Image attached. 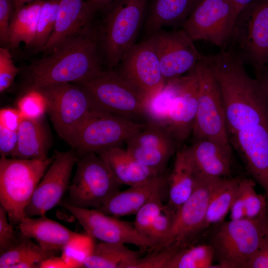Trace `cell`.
Returning <instances> with one entry per match:
<instances>
[{
	"label": "cell",
	"instance_id": "obj_1",
	"mask_svg": "<svg viewBox=\"0 0 268 268\" xmlns=\"http://www.w3.org/2000/svg\"><path fill=\"white\" fill-rule=\"evenodd\" d=\"M102 64L97 26L93 21L25 68L23 92L25 94L48 85L81 81L103 69Z\"/></svg>",
	"mask_w": 268,
	"mask_h": 268
},
{
	"label": "cell",
	"instance_id": "obj_2",
	"mask_svg": "<svg viewBox=\"0 0 268 268\" xmlns=\"http://www.w3.org/2000/svg\"><path fill=\"white\" fill-rule=\"evenodd\" d=\"M221 91L230 137L246 127L268 120V90L245 65L227 51L207 56Z\"/></svg>",
	"mask_w": 268,
	"mask_h": 268
},
{
	"label": "cell",
	"instance_id": "obj_3",
	"mask_svg": "<svg viewBox=\"0 0 268 268\" xmlns=\"http://www.w3.org/2000/svg\"><path fill=\"white\" fill-rule=\"evenodd\" d=\"M149 0H115L101 11L97 26L102 63L107 69L117 67L128 50L136 43L144 22Z\"/></svg>",
	"mask_w": 268,
	"mask_h": 268
},
{
	"label": "cell",
	"instance_id": "obj_4",
	"mask_svg": "<svg viewBox=\"0 0 268 268\" xmlns=\"http://www.w3.org/2000/svg\"><path fill=\"white\" fill-rule=\"evenodd\" d=\"M255 73L268 64V0H254L235 18L224 49Z\"/></svg>",
	"mask_w": 268,
	"mask_h": 268
},
{
	"label": "cell",
	"instance_id": "obj_5",
	"mask_svg": "<svg viewBox=\"0 0 268 268\" xmlns=\"http://www.w3.org/2000/svg\"><path fill=\"white\" fill-rule=\"evenodd\" d=\"M54 158V154L44 160L0 158V202L13 226L25 217V209Z\"/></svg>",
	"mask_w": 268,
	"mask_h": 268
},
{
	"label": "cell",
	"instance_id": "obj_6",
	"mask_svg": "<svg viewBox=\"0 0 268 268\" xmlns=\"http://www.w3.org/2000/svg\"><path fill=\"white\" fill-rule=\"evenodd\" d=\"M35 91L45 98L58 134L69 145L84 123L96 111H103L85 89L74 83L48 85Z\"/></svg>",
	"mask_w": 268,
	"mask_h": 268
},
{
	"label": "cell",
	"instance_id": "obj_7",
	"mask_svg": "<svg viewBox=\"0 0 268 268\" xmlns=\"http://www.w3.org/2000/svg\"><path fill=\"white\" fill-rule=\"evenodd\" d=\"M263 218L230 219L218 224L209 244L218 261L216 268H246L266 238Z\"/></svg>",
	"mask_w": 268,
	"mask_h": 268
},
{
	"label": "cell",
	"instance_id": "obj_8",
	"mask_svg": "<svg viewBox=\"0 0 268 268\" xmlns=\"http://www.w3.org/2000/svg\"><path fill=\"white\" fill-rule=\"evenodd\" d=\"M198 80L197 108L192 131L193 140L213 139L231 150L219 86L207 56L195 67Z\"/></svg>",
	"mask_w": 268,
	"mask_h": 268
},
{
	"label": "cell",
	"instance_id": "obj_9",
	"mask_svg": "<svg viewBox=\"0 0 268 268\" xmlns=\"http://www.w3.org/2000/svg\"><path fill=\"white\" fill-rule=\"evenodd\" d=\"M74 83L85 89L97 106L106 112L133 121L132 118H145L146 99L116 70L103 69Z\"/></svg>",
	"mask_w": 268,
	"mask_h": 268
},
{
	"label": "cell",
	"instance_id": "obj_10",
	"mask_svg": "<svg viewBox=\"0 0 268 268\" xmlns=\"http://www.w3.org/2000/svg\"><path fill=\"white\" fill-rule=\"evenodd\" d=\"M74 177L69 186L70 204L83 208L101 206L121 186L103 158L95 152L77 160Z\"/></svg>",
	"mask_w": 268,
	"mask_h": 268
},
{
	"label": "cell",
	"instance_id": "obj_11",
	"mask_svg": "<svg viewBox=\"0 0 268 268\" xmlns=\"http://www.w3.org/2000/svg\"><path fill=\"white\" fill-rule=\"evenodd\" d=\"M146 123L131 121L99 110L82 126L70 145L81 155L120 146L145 128Z\"/></svg>",
	"mask_w": 268,
	"mask_h": 268
},
{
	"label": "cell",
	"instance_id": "obj_12",
	"mask_svg": "<svg viewBox=\"0 0 268 268\" xmlns=\"http://www.w3.org/2000/svg\"><path fill=\"white\" fill-rule=\"evenodd\" d=\"M118 67L116 71L120 76L141 94L147 102L160 93L166 84L151 36L134 44Z\"/></svg>",
	"mask_w": 268,
	"mask_h": 268
},
{
	"label": "cell",
	"instance_id": "obj_13",
	"mask_svg": "<svg viewBox=\"0 0 268 268\" xmlns=\"http://www.w3.org/2000/svg\"><path fill=\"white\" fill-rule=\"evenodd\" d=\"M237 14L231 0H201L182 28L194 41L208 42L223 50Z\"/></svg>",
	"mask_w": 268,
	"mask_h": 268
},
{
	"label": "cell",
	"instance_id": "obj_14",
	"mask_svg": "<svg viewBox=\"0 0 268 268\" xmlns=\"http://www.w3.org/2000/svg\"><path fill=\"white\" fill-rule=\"evenodd\" d=\"M218 179L197 174L194 191L175 212L168 237L158 248L170 247L179 250L187 247L190 241L204 229L209 201Z\"/></svg>",
	"mask_w": 268,
	"mask_h": 268
},
{
	"label": "cell",
	"instance_id": "obj_15",
	"mask_svg": "<svg viewBox=\"0 0 268 268\" xmlns=\"http://www.w3.org/2000/svg\"><path fill=\"white\" fill-rule=\"evenodd\" d=\"M61 205L69 211L78 221L86 233L102 242L134 245L142 249H152L155 243L139 232L128 222L106 214L96 209L75 207L67 201Z\"/></svg>",
	"mask_w": 268,
	"mask_h": 268
},
{
	"label": "cell",
	"instance_id": "obj_16",
	"mask_svg": "<svg viewBox=\"0 0 268 268\" xmlns=\"http://www.w3.org/2000/svg\"><path fill=\"white\" fill-rule=\"evenodd\" d=\"M150 36L154 40L166 83L193 70L205 56L199 53L183 28L160 29Z\"/></svg>",
	"mask_w": 268,
	"mask_h": 268
},
{
	"label": "cell",
	"instance_id": "obj_17",
	"mask_svg": "<svg viewBox=\"0 0 268 268\" xmlns=\"http://www.w3.org/2000/svg\"><path fill=\"white\" fill-rule=\"evenodd\" d=\"M77 160L72 150L55 151L53 162L25 209V217L45 215L60 202L69 186L72 170Z\"/></svg>",
	"mask_w": 268,
	"mask_h": 268
},
{
	"label": "cell",
	"instance_id": "obj_18",
	"mask_svg": "<svg viewBox=\"0 0 268 268\" xmlns=\"http://www.w3.org/2000/svg\"><path fill=\"white\" fill-rule=\"evenodd\" d=\"M174 89L163 128L180 145L192 134L197 108L198 80L195 67L170 80Z\"/></svg>",
	"mask_w": 268,
	"mask_h": 268
},
{
	"label": "cell",
	"instance_id": "obj_19",
	"mask_svg": "<svg viewBox=\"0 0 268 268\" xmlns=\"http://www.w3.org/2000/svg\"><path fill=\"white\" fill-rule=\"evenodd\" d=\"M146 123L144 129L126 140V150L142 164L164 173L178 145L163 128Z\"/></svg>",
	"mask_w": 268,
	"mask_h": 268
},
{
	"label": "cell",
	"instance_id": "obj_20",
	"mask_svg": "<svg viewBox=\"0 0 268 268\" xmlns=\"http://www.w3.org/2000/svg\"><path fill=\"white\" fill-rule=\"evenodd\" d=\"M230 140L268 199V127L260 124L247 127L230 136Z\"/></svg>",
	"mask_w": 268,
	"mask_h": 268
},
{
	"label": "cell",
	"instance_id": "obj_21",
	"mask_svg": "<svg viewBox=\"0 0 268 268\" xmlns=\"http://www.w3.org/2000/svg\"><path fill=\"white\" fill-rule=\"evenodd\" d=\"M198 174L212 178L229 177L231 172L232 151L207 138L193 140L189 146Z\"/></svg>",
	"mask_w": 268,
	"mask_h": 268
},
{
	"label": "cell",
	"instance_id": "obj_22",
	"mask_svg": "<svg viewBox=\"0 0 268 268\" xmlns=\"http://www.w3.org/2000/svg\"><path fill=\"white\" fill-rule=\"evenodd\" d=\"M167 182L168 177L164 173L143 183L118 191L96 209L116 217L135 214L153 194L164 188Z\"/></svg>",
	"mask_w": 268,
	"mask_h": 268
},
{
	"label": "cell",
	"instance_id": "obj_23",
	"mask_svg": "<svg viewBox=\"0 0 268 268\" xmlns=\"http://www.w3.org/2000/svg\"><path fill=\"white\" fill-rule=\"evenodd\" d=\"M93 16L84 0H60L54 30L42 51L50 53L66 38L89 25Z\"/></svg>",
	"mask_w": 268,
	"mask_h": 268
},
{
	"label": "cell",
	"instance_id": "obj_24",
	"mask_svg": "<svg viewBox=\"0 0 268 268\" xmlns=\"http://www.w3.org/2000/svg\"><path fill=\"white\" fill-rule=\"evenodd\" d=\"M201 0H149L144 22L148 37L164 27H182Z\"/></svg>",
	"mask_w": 268,
	"mask_h": 268
},
{
	"label": "cell",
	"instance_id": "obj_25",
	"mask_svg": "<svg viewBox=\"0 0 268 268\" xmlns=\"http://www.w3.org/2000/svg\"><path fill=\"white\" fill-rule=\"evenodd\" d=\"M18 227L22 235L35 239L41 248L56 255L76 233L45 215L35 218L25 216Z\"/></svg>",
	"mask_w": 268,
	"mask_h": 268
},
{
	"label": "cell",
	"instance_id": "obj_26",
	"mask_svg": "<svg viewBox=\"0 0 268 268\" xmlns=\"http://www.w3.org/2000/svg\"><path fill=\"white\" fill-rule=\"evenodd\" d=\"M96 153L103 158L121 185L129 187L139 185L161 174L139 162L120 146L102 150Z\"/></svg>",
	"mask_w": 268,
	"mask_h": 268
},
{
	"label": "cell",
	"instance_id": "obj_27",
	"mask_svg": "<svg viewBox=\"0 0 268 268\" xmlns=\"http://www.w3.org/2000/svg\"><path fill=\"white\" fill-rule=\"evenodd\" d=\"M197 177L189 146L180 148L168 177L169 201L167 206L175 213L194 191Z\"/></svg>",
	"mask_w": 268,
	"mask_h": 268
},
{
	"label": "cell",
	"instance_id": "obj_28",
	"mask_svg": "<svg viewBox=\"0 0 268 268\" xmlns=\"http://www.w3.org/2000/svg\"><path fill=\"white\" fill-rule=\"evenodd\" d=\"M42 118H22L17 130L18 144L14 158L41 160L48 158L50 134Z\"/></svg>",
	"mask_w": 268,
	"mask_h": 268
},
{
	"label": "cell",
	"instance_id": "obj_29",
	"mask_svg": "<svg viewBox=\"0 0 268 268\" xmlns=\"http://www.w3.org/2000/svg\"><path fill=\"white\" fill-rule=\"evenodd\" d=\"M43 1H34L15 8L10 23L8 47L15 49L23 42L31 47L35 38Z\"/></svg>",
	"mask_w": 268,
	"mask_h": 268
},
{
	"label": "cell",
	"instance_id": "obj_30",
	"mask_svg": "<svg viewBox=\"0 0 268 268\" xmlns=\"http://www.w3.org/2000/svg\"><path fill=\"white\" fill-rule=\"evenodd\" d=\"M140 257V251L130 249L124 244L102 242L95 245L82 268H134Z\"/></svg>",
	"mask_w": 268,
	"mask_h": 268
},
{
	"label": "cell",
	"instance_id": "obj_31",
	"mask_svg": "<svg viewBox=\"0 0 268 268\" xmlns=\"http://www.w3.org/2000/svg\"><path fill=\"white\" fill-rule=\"evenodd\" d=\"M241 178H219L210 198L204 228L224 221L238 193Z\"/></svg>",
	"mask_w": 268,
	"mask_h": 268
},
{
	"label": "cell",
	"instance_id": "obj_32",
	"mask_svg": "<svg viewBox=\"0 0 268 268\" xmlns=\"http://www.w3.org/2000/svg\"><path fill=\"white\" fill-rule=\"evenodd\" d=\"M56 255L34 244L31 238L21 235L18 244L0 255V268H35L42 260Z\"/></svg>",
	"mask_w": 268,
	"mask_h": 268
},
{
	"label": "cell",
	"instance_id": "obj_33",
	"mask_svg": "<svg viewBox=\"0 0 268 268\" xmlns=\"http://www.w3.org/2000/svg\"><path fill=\"white\" fill-rule=\"evenodd\" d=\"M214 259V251L210 244L188 246L175 252L168 268H212Z\"/></svg>",
	"mask_w": 268,
	"mask_h": 268
},
{
	"label": "cell",
	"instance_id": "obj_34",
	"mask_svg": "<svg viewBox=\"0 0 268 268\" xmlns=\"http://www.w3.org/2000/svg\"><path fill=\"white\" fill-rule=\"evenodd\" d=\"M94 238L86 234L76 233L63 248L61 257L68 268H82L85 260L91 254Z\"/></svg>",
	"mask_w": 268,
	"mask_h": 268
},
{
	"label": "cell",
	"instance_id": "obj_35",
	"mask_svg": "<svg viewBox=\"0 0 268 268\" xmlns=\"http://www.w3.org/2000/svg\"><path fill=\"white\" fill-rule=\"evenodd\" d=\"M254 187L252 180L241 178L239 191L243 201L246 219H262L267 211L268 199L266 195L258 194Z\"/></svg>",
	"mask_w": 268,
	"mask_h": 268
},
{
	"label": "cell",
	"instance_id": "obj_36",
	"mask_svg": "<svg viewBox=\"0 0 268 268\" xmlns=\"http://www.w3.org/2000/svg\"><path fill=\"white\" fill-rule=\"evenodd\" d=\"M60 0H44L38 19L36 34L31 47L42 51L54 30Z\"/></svg>",
	"mask_w": 268,
	"mask_h": 268
},
{
	"label": "cell",
	"instance_id": "obj_37",
	"mask_svg": "<svg viewBox=\"0 0 268 268\" xmlns=\"http://www.w3.org/2000/svg\"><path fill=\"white\" fill-rule=\"evenodd\" d=\"M163 189L157 190L135 214L134 224L139 232L145 236L153 220L165 207L162 201Z\"/></svg>",
	"mask_w": 268,
	"mask_h": 268
},
{
	"label": "cell",
	"instance_id": "obj_38",
	"mask_svg": "<svg viewBox=\"0 0 268 268\" xmlns=\"http://www.w3.org/2000/svg\"><path fill=\"white\" fill-rule=\"evenodd\" d=\"M175 213L167 205L153 220L146 233V236L155 244L153 249L160 247L166 241L170 233Z\"/></svg>",
	"mask_w": 268,
	"mask_h": 268
},
{
	"label": "cell",
	"instance_id": "obj_39",
	"mask_svg": "<svg viewBox=\"0 0 268 268\" xmlns=\"http://www.w3.org/2000/svg\"><path fill=\"white\" fill-rule=\"evenodd\" d=\"M17 106L22 118H42L47 109L45 98L37 91L25 93L19 100Z\"/></svg>",
	"mask_w": 268,
	"mask_h": 268
},
{
	"label": "cell",
	"instance_id": "obj_40",
	"mask_svg": "<svg viewBox=\"0 0 268 268\" xmlns=\"http://www.w3.org/2000/svg\"><path fill=\"white\" fill-rule=\"evenodd\" d=\"M153 250L152 253L139 258L134 268H168L173 255L179 250L170 247Z\"/></svg>",
	"mask_w": 268,
	"mask_h": 268
},
{
	"label": "cell",
	"instance_id": "obj_41",
	"mask_svg": "<svg viewBox=\"0 0 268 268\" xmlns=\"http://www.w3.org/2000/svg\"><path fill=\"white\" fill-rule=\"evenodd\" d=\"M20 69L14 64L12 55L6 47L0 48V92H3L13 83Z\"/></svg>",
	"mask_w": 268,
	"mask_h": 268
},
{
	"label": "cell",
	"instance_id": "obj_42",
	"mask_svg": "<svg viewBox=\"0 0 268 268\" xmlns=\"http://www.w3.org/2000/svg\"><path fill=\"white\" fill-rule=\"evenodd\" d=\"M20 238L16 236L13 225L8 218L4 208L0 205V254L10 250L20 242Z\"/></svg>",
	"mask_w": 268,
	"mask_h": 268
},
{
	"label": "cell",
	"instance_id": "obj_43",
	"mask_svg": "<svg viewBox=\"0 0 268 268\" xmlns=\"http://www.w3.org/2000/svg\"><path fill=\"white\" fill-rule=\"evenodd\" d=\"M14 9L13 0H0V42L1 46H8L10 23Z\"/></svg>",
	"mask_w": 268,
	"mask_h": 268
},
{
	"label": "cell",
	"instance_id": "obj_44",
	"mask_svg": "<svg viewBox=\"0 0 268 268\" xmlns=\"http://www.w3.org/2000/svg\"><path fill=\"white\" fill-rule=\"evenodd\" d=\"M18 144L17 131L8 130L0 126V154L1 158H14Z\"/></svg>",
	"mask_w": 268,
	"mask_h": 268
},
{
	"label": "cell",
	"instance_id": "obj_45",
	"mask_svg": "<svg viewBox=\"0 0 268 268\" xmlns=\"http://www.w3.org/2000/svg\"><path fill=\"white\" fill-rule=\"evenodd\" d=\"M22 119L18 109L3 108L0 111V126L8 130L17 131Z\"/></svg>",
	"mask_w": 268,
	"mask_h": 268
},
{
	"label": "cell",
	"instance_id": "obj_46",
	"mask_svg": "<svg viewBox=\"0 0 268 268\" xmlns=\"http://www.w3.org/2000/svg\"><path fill=\"white\" fill-rule=\"evenodd\" d=\"M246 268H268V241L266 238L248 262Z\"/></svg>",
	"mask_w": 268,
	"mask_h": 268
},
{
	"label": "cell",
	"instance_id": "obj_47",
	"mask_svg": "<svg viewBox=\"0 0 268 268\" xmlns=\"http://www.w3.org/2000/svg\"><path fill=\"white\" fill-rule=\"evenodd\" d=\"M229 212L231 220L246 219L243 201L239 190L231 205Z\"/></svg>",
	"mask_w": 268,
	"mask_h": 268
},
{
	"label": "cell",
	"instance_id": "obj_48",
	"mask_svg": "<svg viewBox=\"0 0 268 268\" xmlns=\"http://www.w3.org/2000/svg\"><path fill=\"white\" fill-rule=\"evenodd\" d=\"M38 268H68L66 262L61 257L56 255L49 257L41 261L38 266Z\"/></svg>",
	"mask_w": 268,
	"mask_h": 268
},
{
	"label": "cell",
	"instance_id": "obj_49",
	"mask_svg": "<svg viewBox=\"0 0 268 268\" xmlns=\"http://www.w3.org/2000/svg\"><path fill=\"white\" fill-rule=\"evenodd\" d=\"M115 0H86V4L92 15L111 3Z\"/></svg>",
	"mask_w": 268,
	"mask_h": 268
},
{
	"label": "cell",
	"instance_id": "obj_50",
	"mask_svg": "<svg viewBox=\"0 0 268 268\" xmlns=\"http://www.w3.org/2000/svg\"><path fill=\"white\" fill-rule=\"evenodd\" d=\"M238 12L254 0H231Z\"/></svg>",
	"mask_w": 268,
	"mask_h": 268
},
{
	"label": "cell",
	"instance_id": "obj_51",
	"mask_svg": "<svg viewBox=\"0 0 268 268\" xmlns=\"http://www.w3.org/2000/svg\"><path fill=\"white\" fill-rule=\"evenodd\" d=\"M263 220L265 228V236L268 241V207L267 211L263 218Z\"/></svg>",
	"mask_w": 268,
	"mask_h": 268
},
{
	"label": "cell",
	"instance_id": "obj_52",
	"mask_svg": "<svg viewBox=\"0 0 268 268\" xmlns=\"http://www.w3.org/2000/svg\"><path fill=\"white\" fill-rule=\"evenodd\" d=\"M15 8L26 3L39 0H13Z\"/></svg>",
	"mask_w": 268,
	"mask_h": 268
},
{
	"label": "cell",
	"instance_id": "obj_53",
	"mask_svg": "<svg viewBox=\"0 0 268 268\" xmlns=\"http://www.w3.org/2000/svg\"></svg>",
	"mask_w": 268,
	"mask_h": 268
}]
</instances>
